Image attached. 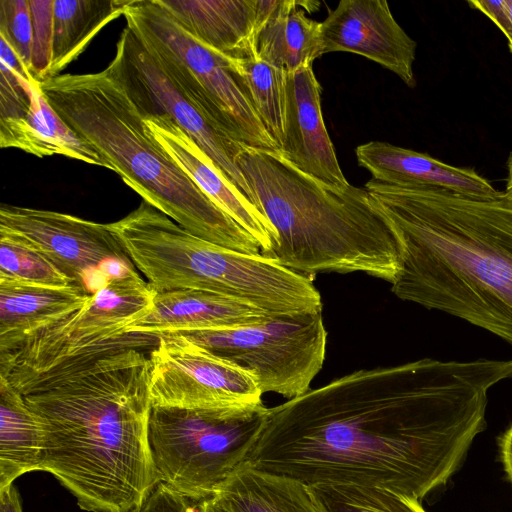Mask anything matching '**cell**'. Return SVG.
I'll use <instances>...</instances> for the list:
<instances>
[{"label":"cell","instance_id":"6da1fadb","mask_svg":"<svg viewBox=\"0 0 512 512\" xmlns=\"http://www.w3.org/2000/svg\"><path fill=\"white\" fill-rule=\"evenodd\" d=\"M512 360L423 358L360 369L269 408L245 463L301 481L379 487L418 500L444 486L486 427Z\"/></svg>","mask_w":512,"mask_h":512},{"label":"cell","instance_id":"7a4b0ae2","mask_svg":"<svg viewBox=\"0 0 512 512\" xmlns=\"http://www.w3.org/2000/svg\"><path fill=\"white\" fill-rule=\"evenodd\" d=\"M150 361L116 350L52 373L24 399L43 432L41 470L90 512H131L159 483L148 442Z\"/></svg>","mask_w":512,"mask_h":512},{"label":"cell","instance_id":"3957f363","mask_svg":"<svg viewBox=\"0 0 512 512\" xmlns=\"http://www.w3.org/2000/svg\"><path fill=\"white\" fill-rule=\"evenodd\" d=\"M399 253L391 291L512 346V201L369 180Z\"/></svg>","mask_w":512,"mask_h":512},{"label":"cell","instance_id":"277c9868","mask_svg":"<svg viewBox=\"0 0 512 512\" xmlns=\"http://www.w3.org/2000/svg\"><path fill=\"white\" fill-rule=\"evenodd\" d=\"M237 164L253 204L277 234L271 248L261 253L264 257L306 276L362 272L394 281L397 243L379 203L365 188L328 186L280 152L249 146Z\"/></svg>","mask_w":512,"mask_h":512},{"label":"cell","instance_id":"5b68a950","mask_svg":"<svg viewBox=\"0 0 512 512\" xmlns=\"http://www.w3.org/2000/svg\"><path fill=\"white\" fill-rule=\"evenodd\" d=\"M40 89L64 122L83 138L143 201L191 234L239 252L261 246L216 205L166 152L113 68L60 74Z\"/></svg>","mask_w":512,"mask_h":512},{"label":"cell","instance_id":"8992f818","mask_svg":"<svg viewBox=\"0 0 512 512\" xmlns=\"http://www.w3.org/2000/svg\"><path fill=\"white\" fill-rule=\"evenodd\" d=\"M110 229L155 293L199 290L232 297L271 316L322 310L310 277L262 254L199 238L145 201Z\"/></svg>","mask_w":512,"mask_h":512},{"label":"cell","instance_id":"52a82bcc","mask_svg":"<svg viewBox=\"0 0 512 512\" xmlns=\"http://www.w3.org/2000/svg\"><path fill=\"white\" fill-rule=\"evenodd\" d=\"M156 293L132 267L109 277L78 310L0 353V380L22 395L40 379L116 350L151 351L160 336L131 332Z\"/></svg>","mask_w":512,"mask_h":512},{"label":"cell","instance_id":"ba28073f","mask_svg":"<svg viewBox=\"0 0 512 512\" xmlns=\"http://www.w3.org/2000/svg\"><path fill=\"white\" fill-rule=\"evenodd\" d=\"M262 402L211 410L151 406L148 442L159 482L211 499L246 462L268 418Z\"/></svg>","mask_w":512,"mask_h":512},{"label":"cell","instance_id":"9c48e42d","mask_svg":"<svg viewBox=\"0 0 512 512\" xmlns=\"http://www.w3.org/2000/svg\"><path fill=\"white\" fill-rule=\"evenodd\" d=\"M123 16L165 72L227 134L249 147L280 151L250 101L234 59L198 42L155 0H131Z\"/></svg>","mask_w":512,"mask_h":512},{"label":"cell","instance_id":"30bf717a","mask_svg":"<svg viewBox=\"0 0 512 512\" xmlns=\"http://www.w3.org/2000/svg\"><path fill=\"white\" fill-rule=\"evenodd\" d=\"M175 334L246 370L262 394L272 392L288 400L310 390L326 354L322 312L269 316L234 328Z\"/></svg>","mask_w":512,"mask_h":512},{"label":"cell","instance_id":"8fae6325","mask_svg":"<svg viewBox=\"0 0 512 512\" xmlns=\"http://www.w3.org/2000/svg\"><path fill=\"white\" fill-rule=\"evenodd\" d=\"M144 117L166 115L211 159L221 174L252 203L237 164L246 145L227 134L165 72L137 35L125 27L109 64Z\"/></svg>","mask_w":512,"mask_h":512},{"label":"cell","instance_id":"7c38bea8","mask_svg":"<svg viewBox=\"0 0 512 512\" xmlns=\"http://www.w3.org/2000/svg\"><path fill=\"white\" fill-rule=\"evenodd\" d=\"M148 355L151 406L211 410L262 402L246 370L180 334L160 336Z\"/></svg>","mask_w":512,"mask_h":512},{"label":"cell","instance_id":"4fadbf2b","mask_svg":"<svg viewBox=\"0 0 512 512\" xmlns=\"http://www.w3.org/2000/svg\"><path fill=\"white\" fill-rule=\"evenodd\" d=\"M0 234L45 256L73 284L83 287L86 273L106 260L134 267L109 223L73 215L2 204Z\"/></svg>","mask_w":512,"mask_h":512},{"label":"cell","instance_id":"5bb4252c","mask_svg":"<svg viewBox=\"0 0 512 512\" xmlns=\"http://www.w3.org/2000/svg\"><path fill=\"white\" fill-rule=\"evenodd\" d=\"M323 54L350 52L366 57L415 87L417 43L394 18L385 0H341L321 22Z\"/></svg>","mask_w":512,"mask_h":512},{"label":"cell","instance_id":"9a60e30c","mask_svg":"<svg viewBox=\"0 0 512 512\" xmlns=\"http://www.w3.org/2000/svg\"><path fill=\"white\" fill-rule=\"evenodd\" d=\"M280 154L318 181L345 189L350 183L338 162L321 109V86L312 66L287 73L286 120Z\"/></svg>","mask_w":512,"mask_h":512},{"label":"cell","instance_id":"2e32d148","mask_svg":"<svg viewBox=\"0 0 512 512\" xmlns=\"http://www.w3.org/2000/svg\"><path fill=\"white\" fill-rule=\"evenodd\" d=\"M158 143L197 186L260 244L261 253L277 239L273 226L261 211L216 168L211 159L168 116L145 117Z\"/></svg>","mask_w":512,"mask_h":512},{"label":"cell","instance_id":"e0dca14e","mask_svg":"<svg viewBox=\"0 0 512 512\" xmlns=\"http://www.w3.org/2000/svg\"><path fill=\"white\" fill-rule=\"evenodd\" d=\"M358 165L372 179L400 187H426L456 193L492 197L501 193L472 168L457 167L426 153L382 141H369L356 147Z\"/></svg>","mask_w":512,"mask_h":512},{"label":"cell","instance_id":"ac0fdd59","mask_svg":"<svg viewBox=\"0 0 512 512\" xmlns=\"http://www.w3.org/2000/svg\"><path fill=\"white\" fill-rule=\"evenodd\" d=\"M269 316L229 296L199 290H174L156 293L151 309L135 322L130 331L163 336L234 328Z\"/></svg>","mask_w":512,"mask_h":512},{"label":"cell","instance_id":"d6986e66","mask_svg":"<svg viewBox=\"0 0 512 512\" xmlns=\"http://www.w3.org/2000/svg\"><path fill=\"white\" fill-rule=\"evenodd\" d=\"M190 36L232 59L256 57L257 0H155Z\"/></svg>","mask_w":512,"mask_h":512},{"label":"cell","instance_id":"ffe728a7","mask_svg":"<svg viewBox=\"0 0 512 512\" xmlns=\"http://www.w3.org/2000/svg\"><path fill=\"white\" fill-rule=\"evenodd\" d=\"M303 6L296 0H257L256 57L292 73L323 55L321 22L306 16Z\"/></svg>","mask_w":512,"mask_h":512},{"label":"cell","instance_id":"44dd1931","mask_svg":"<svg viewBox=\"0 0 512 512\" xmlns=\"http://www.w3.org/2000/svg\"><path fill=\"white\" fill-rule=\"evenodd\" d=\"M29 108L20 118L0 119L1 148H16L39 158L62 155L107 168L98 153L49 104L40 82L28 81Z\"/></svg>","mask_w":512,"mask_h":512},{"label":"cell","instance_id":"7402d4cb","mask_svg":"<svg viewBox=\"0 0 512 512\" xmlns=\"http://www.w3.org/2000/svg\"><path fill=\"white\" fill-rule=\"evenodd\" d=\"M90 295L76 284L50 287L0 279V353L78 310Z\"/></svg>","mask_w":512,"mask_h":512},{"label":"cell","instance_id":"603a6c76","mask_svg":"<svg viewBox=\"0 0 512 512\" xmlns=\"http://www.w3.org/2000/svg\"><path fill=\"white\" fill-rule=\"evenodd\" d=\"M211 499L228 512H321L307 484L247 463Z\"/></svg>","mask_w":512,"mask_h":512},{"label":"cell","instance_id":"cb8c5ba5","mask_svg":"<svg viewBox=\"0 0 512 512\" xmlns=\"http://www.w3.org/2000/svg\"><path fill=\"white\" fill-rule=\"evenodd\" d=\"M43 432L24 396L0 380V490L41 470Z\"/></svg>","mask_w":512,"mask_h":512},{"label":"cell","instance_id":"d4e9b609","mask_svg":"<svg viewBox=\"0 0 512 512\" xmlns=\"http://www.w3.org/2000/svg\"><path fill=\"white\" fill-rule=\"evenodd\" d=\"M131 0H54L49 78L60 75L108 23L124 15ZM48 79V78H47Z\"/></svg>","mask_w":512,"mask_h":512},{"label":"cell","instance_id":"484cf974","mask_svg":"<svg viewBox=\"0 0 512 512\" xmlns=\"http://www.w3.org/2000/svg\"><path fill=\"white\" fill-rule=\"evenodd\" d=\"M245 91L270 136L284 141L287 72L258 57L234 59Z\"/></svg>","mask_w":512,"mask_h":512},{"label":"cell","instance_id":"4316f807","mask_svg":"<svg viewBox=\"0 0 512 512\" xmlns=\"http://www.w3.org/2000/svg\"><path fill=\"white\" fill-rule=\"evenodd\" d=\"M309 489L321 512H426L420 500L379 487L319 483Z\"/></svg>","mask_w":512,"mask_h":512},{"label":"cell","instance_id":"83f0119b","mask_svg":"<svg viewBox=\"0 0 512 512\" xmlns=\"http://www.w3.org/2000/svg\"><path fill=\"white\" fill-rule=\"evenodd\" d=\"M0 279L50 287L73 284L45 256L4 234H0Z\"/></svg>","mask_w":512,"mask_h":512},{"label":"cell","instance_id":"f1b7e54d","mask_svg":"<svg viewBox=\"0 0 512 512\" xmlns=\"http://www.w3.org/2000/svg\"><path fill=\"white\" fill-rule=\"evenodd\" d=\"M0 36L31 73L33 26L29 0H0Z\"/></svg>","mask_w":512,"mask_h":512},{"label":"cell","instance_id":"f546056e","mask_svg":"<svg viewBox=\"0 0 512 512\" xmlns=\"http://www.w3.org/2000/svg\"><path fill=\"white\" fill-rule=\"evenodd\" d=\"M33 26L31 73L42 82L49 78L53 48L54 0H29Z\"/></svg>","mask_w":512,"mask_h":512},{"label":"cell","instance_id":"4dcf8cb0","mask_svg":"<svg viewBox=\"0 0 512 512\" xmlns=\"http://www.w3.org/2000/svg\"><path fill=\"white\" fill-rule=\"evenodd\" d=\"M131 512H205L203 501H194L159 482Z\"/></svg>","mask_w":512,"mask_h":512},{"label":"cell","instance_id":"1f68e13d","mask_svg":"<svg viewBox=\"0 0 512 512\" xmlns=\"http://www.w3.org/2000/svg\"><path fill=\"white\" fill-rule=\"evenodd\" d=\"M468 4L486 15L505 35L509 48L512 47V18L507 0H470Z\"/></svg>","mask_w":512,"mask_h":512},{"label":"cell","instance_id":"d6a6232c","mask_svg":"<svg viewBox=\"0 0 512 512\" xmlns=\"http://www.w3.org/2000/svg\"><path fill=\"white\" fill-rule=\"evenodd\" d=\"M498 452L506 477L512 484V425L499 436Z\"/></svg>","mask_w":512,"mask_h":512},{"label":"cell","instance_id":"836d02e7","mask_svg":"<svg viewBox=\"0 0 512 512\" xmlns=\"http://www.w3.org/2000/svg\"><path fill=\"white\" fill-rule=\"evenodd\" d=\"M0 512H23L18 490L13 484L0 490Z\"/></svg>","mask_w":512,"mask_h":512},{"label":"cell","instance_id":"e575fe53","mask_svg":"<svg viewBox=\"0 0 512 512\" xmlns=\"http://www.w3.org/2000/svg\"><path fill=\"white\" fill-rule=\"evenodd\" d=\"M505 196L512 201V153L507 161V179L504 191Z\"/></svg>","mask_w":512,"mask_h":512},{"label":"cell","instance_id":"d590c367","mask_svg":"<svg viewBox=\"0 0 512 512\" xmlns=\"http://www.w3.org/2000/svg\"><path fill=\"white\" fill-rule=\"evenodd\" d=\"M203 505L205 512H228L220 505H218L216 502H214L212 499L203 501Z\"/></svg>","mask_w":512,"mask_h":512},{"label":"cell","instance_id":"8d00e7d4","mask_svg":"<svg viewBox=\"0 0 512 512\" xmlns=\"http://www.w3.org/2000/svg\"><path fill=\"white\" fill-rule=\"evenodd\" d=\"M507 5H508V9H509V12H510V15H511V18H512V0H507ZM511 53H512V47L509 48Z\"/></svg>","mask_w":512,"mask_h":512}]
</instances>
